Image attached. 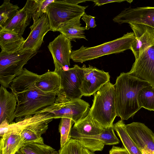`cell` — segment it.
<instances>
[{
  "label": "cell",
  "mask_w": 154,
  "mask_h": 154,
  "mask_svg": "<svg viewBox=\"0 0 154 154\" xmlns=\"http://www.w3.org/2000/svg\"><path fill=\"white\" fill-rule=\"evenodd\" d=\"M38 52L20 48L14 52L0 53V83L6 88L23 71V66Z\"/></svg>",
  "instance_id": "obj_5"
},
{
  "label": "cell",
  "mask_w": 154,
  "mask_h": 154,
  "mask_svg": "<svg viewBox=\"0 0 154 154\" xmlns=\"http://www.w3.org/2000/svg\"><path fill=\"white\" fill-rule=\"evenodd\" d=\"M95 17L90 15L87 14L85 12L82 16V19L85 23V30L89 29L91 28H94L96 26L95 18Z\"/></svg>",
  "instance_id": "obj_33"
},
{
  "label": "cell",
  "mask_w": 154,
  "mask_h": 154,
  "mask_svg": "<svg viewBox=\"0 0 154 154\" xmlns=\"http://www.w3.org/2000/svg\"><path fill=\"white\" fill-rule=\"evenodd\" d=\"M82 16H78L61 24L57 31L71 41L76 42V39L80 38L87 40L85 35V27L82 26L81 23L80 19Z\"/></svg>",
  "instance_id": "obj_21"
},
{
  "label": "cell",
  "mask_w": 154,
  "mask_h": 154,
  "mask_svg": "<svg viewBox=\"0 0 154 154\" xmlns=\"http://www.w3.org/2000/svg\"><path fill=\"white\" fill-rule=\"evenodd\" d=\"M126 130L140 150L154 154V133L144 124L133 122L126 125Z\"/></svg>",
  "instance_id": "obj_16"
},
{
  "label": "cell",
  "mask_w": 154,
  "mask_h": 154,
  "mask_svg": "<svg viewBox=\"0 0 154 154\" xmlns=\"http://www.w3.org/2000/svg\"><path fill=\"white\" fill-rule=\"evenodd\" d=\"M25 39L22 36L6 29H0V46L2 51L11 53L21 48Z\"/></svg>",
  "instance_id": "obj_22"
},
{
  "label": "cell",
  "mask_w": 154,
  "mask_h": 154,
  "mask_svg": "<svg viewBox=\"0 0 154 154\" xmlns=\"http://www.w3.org/2000/svg\"><path fill=\"white\" fill-rule=\"evenodd\" d=\"M112 127L119 137L123 146L130 154H142L139 148L128 133L126 125L120 120L113 124Z\"/></svg>",
  "instance_id": "obj_24"
},
{
  "label": "cell",
  "mask_w": 154,
  "mask_h": 154,
  "mask_svg": "<svg viewBox=\"0 0 154 154\" xmlns=\"http://www.w3.org/2000/svg\"><path fill=\"white\" fill-rule=\"evenodd\" d=\"M71 41L61 33L50 42L48 48L54 60L55 69L68 68L72 52Z\"/></svg>",
  "instance_id": "obj_13"
},
{
  "label": "cell",
  "mask_w": 154,
  "mask_h": 154,
  "mask_svg": "<svg viewBox=\"0 0 154 154\" xmlns=\"http://www.w3.org/2000/svg\"><path fill=\"white\" fill-rule=\"evenodd\" d=\"M72 128L79 133L88 136L98 135L101 134L105 128L88 114L79 122L74 123Z\"/></svg>",
  "instance_id": "obj_25"
},
{
  "label": "cell",
  "mask_w": 154,
  "mask_h": 154,
  "mask_svg": "<svg viewBox=\"0 0 154 154\" xmlns=\"http://www.w3.org/2000/svg\"><path fill=\"white\" fill-rule=\"evenodd\" d=\"M129 25L133 31L135 38L130 49L136 60L146 49L154 45V29L143 24L129 23Z\"/></svg>",
  "instance_id": "obj_17"
},
{
  "label": "cell",
  "mask_w": 154,
  "mask_h": 154,
  "mask_svg": "<svg viewBox=\"0 0 154 154\" xmlns=\"http://www.w3.org/2000/svg\"><path fill=\"white\" fill-rule=\"evenodd\" d=\"M20 131L5 134L0 140V154H15L25 145L20 135Z\"/></svg>",
  "instance_id": "obj_20"
},
{
  "label": "cell",
  "mask_w": 154,
  "mask_h": 154,
  "mask_svg": "<svg viewBox=\"0 0 154 154\" xmlns=\"http://www.w3.org/2000/svg\"><path fill=\"white\" fill-rule=\"evenodd\" d=\"M90 109L88 103L81 99L70 100L60 91L51 105L37 113L49 112L54 115L55 119L68 118L72 119L75 123L86 116Z\"/></svg>",
  "instance_id": "obj_6"
},
{
  "label": "cell",
  "mask_w": 154,
  "mask_h": 154,
  "mask_svg": "<svg viewBox=\"0 0 154 154\" xmlns=\"http://www.w3.org/2000/svg\"><path fill=\"white\" fill-rule=\"evenodd\" d=\"M109 154H130L125 147L113 146L109 151Z\"/></svg>",
  "instance_id": "obj_34"
},
{
  "label": "cell",
  "mask_w": 154,
  "mask_h": 154,
  "mask_svg": "<svg viewBox=\"0 0 154 154\" xmlns=\"http://www.w3.org/2000/svg\"><path fill=\"white\" fill-rule=\"evenodd\" d=\"M20 131H21L20 135L25 144L33 143H44L42 136L38 135L31 129L24 128Z\"/></svg>",
  "instance_id": "obj_31"
},
{
  "label": "cell",
  "mask_w": 154,
  "mask_h": 154,
  "mask_svg": "<svg viewBox=\"0 0 154 154\" xmlns=\"http://www.w3.org/2000/svg\"><path fill=\"white\" fill-rule=\"evenodd\" d=\"M35 84L37 87L42 91L57 95L61 89L60 76L54 71H48L40 75Z\"/></svg>",
  "instance_id": "obj_19"
},
{
  "label": "cell",
  "mask_w": 154,
  "mask_h": 154,
  "mask_svg": "<svg viewBox=\"0 0 154 154\" xmlns=\"http://www.w3.org/2000/svg\"><path fill=\"white\" fill-rule=\"evenodd\" d=\"M15 154H25L22 151H21L20 149Z\"/></svg>",
  "instance_id": "obj_37"
},
{
  "label": "cell",
  "mask_w": 154,
  "mask_h": 154,
  "mask_svg": "<svg viewBox=\"0 0 154 154\" xmlns=\"http://www.w3.org/2000/svg\"><path fill=\"white\" fill-rule=\"evenodd\" d=\"M54 71L60 76V90L69 99H81L83 96L80 87L83 75L82 67L75 64L67 70L62 68L55 69Z\"/></svg>",
  "instance_id": "obj_9"
},
{
  "label": "cell",
  "mask_w": 154,
  "mask_h": 154,
  "mask_svg": "<svg viewBox=\"0 0 154 154\" xmlns=\"http://www.w3.org/2000/svg\"><path fill=\"white\" fill-rule=\"evenodd\" d=\"M39 76L24 68L11 84L10 88L17 100L16 119L35 115L54 103L56 94L44 92L36 86Z\"/></svg>",
  "instance_id": "obj_1"
},
{
  "label": "cell",
  "mask_w": 154,
  "mask_h": 154,
  "mask_svg": "<svg viewBox=\"0 0 154 154\" xmlns=\"http://www.w3.org/2000/svg\"><path fill=\"white\" fill-rule=\"evenodd\" d=\"M54 0H40L38 6L33 14L32 19L33 23L35 22L45 13H46V8Z\"/></svg>",
  "instance_id": "obj_32"
},
{
  "label": "cell",
  "mask_w": 154,
  "mask_h": 154,
  "mask_svg": "<svg viewBox=\"0 0 154 154\" xmlns=\"http://www.w3.org/2000/svg\"><path fill=\"white\" fill-rule=\"evenodd\" d=\"M127 73L154 87V45L140 54Z\"/></svg>",
  "instance_id": "obj_10"
},
{
  "label": "cell",
  "mask_w": 154,
  "mask_h": 154,
  "mask_svg": "<svg viewBox=\"0 0 154 154\" xmlns=\"http://www.w3.org/2000/svg\"><path fill=\"white\" fill-rule=\"evenodd\" d=\"M40 0H27L24 6L2 28L21 36L30 24L33 14L37 9Z\"/></svg>",
  "instance_id": "obj_14"
},
{
  "label": "cell",
  "mask_w": 154,
  "mask_h": 154,
  "mask_svg": "<svg viewBox=\"0 0 154 154\" xmlns=\"http://www.w3.org/2000/svg\"><path fill=\"white\" fill-rule=\"evenodd\" d=\"M135 40L133 32H127L121 37L95 46L88 47L82 46L79 49L72 50L70 59L81 63L113 54H118L130 49Z\"/></svg>",
  "instance_id": "obj_4"
},
{
  "label": "cell",
  "mask_w": 154,
  "mask_h": 154,
  "mask_svg": "<svg viewBox=\"0 0 154 154\" xmlns=\"http://www.w3.org/2000/svg\"><path fill=\"white\" fill-rule=\"evenodd\" d=\"M94 2L95 6H100L104 4L112 2L120 3L124 1H127L128 2L131 3L133 0H94L91 1Z\"/></svg>",
  "instance_id": "obj_35"
},
{
  "label": "cell",
  "mask_w": 154,
  "mask_h": 154,
  "mask_svg": "<svg viewBox=\"0 0 154 154\" xmlns=\"http://www.w3.org/2000/svg\"><path fill=\"white\" fill-rule=\"evenodd\" d=\"M82 154H95L88 149L83 148L82 151Z\"/></svg>",
  "instance_id": "obj_36"
},
{
  "label": "cell",
  "mask_w": 154,
  "mask_h": 154,
  "mask_svg": "<svg viewBox=\"0 0 154 154\" xmlns=\"http://www.w3.org/2000/svg\"><path fill=\"white\" fill-rule=\"evenodd\" d=\"M0 98V125L11 124L15 118L16 98L12 93L1 85Z\"/></svg>",
  "instance_id": "obj_18"
},
{
  "label": "cell",
  "mask_w": 154,
  "mask_h": 154,
  "mask_svg": "<svg viewBox=\"0 0 154 154\" xmlns=\"http://www.w3.org/2000/svg\"><path fill=\"white\" fill-rule=\"evenodd\" d=\"M88 115L102 127L112 126L117 116L114 85L109 82L94 95Z\"/></svg>",
  "instance_id": "obj_3"
},
{
  "label": "cell",
  "mask_w": 154,
  "mask_h": 154,
  "mask_svg": "<svg viewBox=\"0 0 154 154\" xmlns=\"http://www.w3.org/2000/svg\"><path fill=\"white\" fill-rule=\"evenodd\" d=\"M29 28L31 30L30 33L21 48L38 52L44 42V36L49 31L51 30L47 13H45L33 23Z\"/></svg>",
  "instance_id": "obj_15"
},
{
  "label": "cell",
  "mask_w": 154,
  "mask_h": 154,
  "mask_svg": "<svg viewBox=\"0 0 154 154\" xmlns=\"http://www.w3.org/2000/svg\"><path fill=\"white\" fill-rule=\"evenodd\" d=\"M113 85L117 116L123 121L127 120L141 109L137 100L140 91L151 85L147 82L124 72L117 77Z\"/></svg>",
  "instance_id": "obj_2"
},
{
  "label": "cell",
  "mask_w": 154,
  "mask_h": 154,
  "mask_svg": "<svg viewBox=\"0 0 154 154\" xmlns=\"http://www.w3.org/2000/svg\"><path fill=\"white\" fill-rule=\"evenodd\" d=\"M20 150L25 154H58V152L44 143L25 144Z\"/></svg>",
  "instance_id": "obj_28"
},
{
  "label": "cell",
  "mask_w": 154,
  "mask_h": 154,
  "mask_svg": "<svg viewBox=\"0 0 154 154\" xmlns=\"http://www.w3.org/2000/svg\"><path fill=\"white\" fill-rule=\"evenodd\" d=\"M140 107L154 111V87L150 85L142 88L137 96Z\"/></svg>",
  "instance_id": "obj_26"
},
{
  "label": "cell",
  "mask_w": 154,
  "mask_h": 154,
  "mask_svg": "<svg viewBox=\"0 0 154 154\" xmlns=\"http://www.w3.org/2000/svg\"><path fill=\"white\" fill-rule=\"evenodd\" d=\"M83 147L75 139L71 138L58 151V154H82Z\"/></svg>",
  "instance_id": "obj_30"
},
{
  "label": "cell",
  "mask_w": 154,
  "mask_h": 154,
  "mask_svg": "<svg viewBox=\"0 0 154 154\" xmlns=\"http://www.w3.org/2000/svg\"><path fill=\"white\" fill-rule=\"evenodd\" d=\"M83 75L80 87L83 96L94 95L103 85L109 82L110 76L108 72L100 70L89 65L82 66Z\"/></svg>",
  "instance_id": "obj_11"
},
{
  "label": "cell",
  "mask_w": 154,
  "mask_h": 154,
  "mask_svg": "<svg viewBox=\"0 0 154 154\" xmlns=\"http://www.w3.org/2000/svg\"><path fill=\"white\" fill-rule=\"evenodd\" d=\"M17 5L11 3L10 0H4L0 6V29L5 26L19 10Z\"/></svg>",
  "instance_id": "obj_27"
},
{
  "label": "cell",
  "mask_w": 154,
  "mask_h": 154,
  "mask_svg": "<svg viewBox=\"0 0 154 154\" xmlns=\"http://www.w3.org/2000/svg\"><path fill=\"white\" fill-rule=\"evenodd\" d=\"M54 119H55L54 115L47 112L17 119L16 122L0 125V136L2 137L12 131L28 128L41 136L48 129V123Z\"/></svg>",
  "instance_id": "obj_8"
},
{
  "label": "cell",
  "mask_w": 154,
  "mask_h": 154,
  "mask_svg": "<svg viewBox=\"0 0 154 154\" xmlns=\"http://www.w3.org/2000/svg\"><path fill=\"white\" fill-rule=\"evenodd\" d=\"M113 21L119 24L125 23L143 24L154 29V7H129L115 17Z\"/></svg>",
  "instance_id": "obj_12"
},
{
  "label": "cell",
  "mask_w": 154,
  "mask_h": 154,
  "mask_svg": "<svg viewBox=\"0 0 154 154\" xmlns=\"http://www.w3.org/2000/svg\"><path fill=\"white\" fill-rule=\"evenodd\" d=\"M88 7L73 3L69 0H55L46 8L51 31H57L61 24L83 15Z\"/></svg>",
  "instance_id": "obj_7"
},
{
  "label": "cell",
  "mask_w": 154,
  "mask_h": 154,
  "mask_svg": "<svg viewBox=\"0 0 154 154\" xmlns=\"http://www.w3.org/2000/svg\"><path fill=\"white\" fill-rule=\"evenodd\" d=\"M74 122L71 119L62 118L59 125V130L60 134V148L62 147L71 138L72 127Z\"/></svg>",
  "instance_id": "obj_29"
},
{
  "label": "cell",
  "mask_w": 154,
  "mask_h": 154,
  "mask_svg": "<svg viewBox=\"0 0 154 154\" xmlns=\"http://www.w3.org/2000/svg\"><path fill=\"white\" fill-rule=\"evenodd\" d=\"M71 137L72 138L76 139L83 148L94 152L102 151L105 145L101 134L95 136L84 135L79 133L72 128Z\"/></svg>",
  "instance_id": "obj_23"
}]
</instances>
